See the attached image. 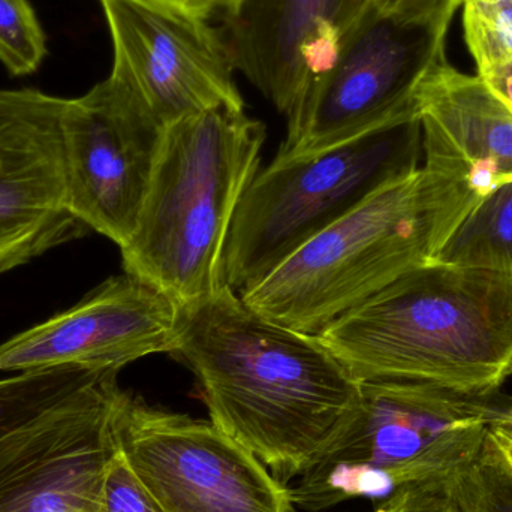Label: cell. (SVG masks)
I'll use <instances>...</instances> for the list:
<instances>
[{"instance_id":"18","label":"cell","mask_w":512,"mask_h":512,"mask_svg":"<svg viewBox=\"0 0 512 512\" xmlns=\"http://www.w3.org/2000/svg\"><path fill=\"white\" fill-rule=\"evenodd\" d=\"M459 512H512V468L487 433L480 450L448 475Z\"/></svg>"},{"instance_id":"16","label":"cell","mask_w":512,"mask_h":512,"mask_svg":"<svg viewBox=\"0 0 512 512\" xmlns=\"http://www.w3.org/2000/svg\"><path fill=\"white\" fill-rule=\"evenodd\" d=\"M114 451L110 433L57 463L3 512H107L105 474Z\"/></svg>"},{"instance_id":"2","label":"cell","mask_w":512,"mask_h":512,"mask_svg":"<svg viewBox=\"0 0 512 512\" xmlns=\"http://www.w3.org/2000/svg\"><path fill=\"white\" fill-rule=\"evenodd\" d=\"M361 381L490 399L512 375V273L430 259L318 334Z\"/></svg>"},{"instance_id":"21","label":"cell","mask_w":512,"mask_h":512,"mask_svg":"<svg viewBox=\"0 0 512 512\" xmlns=\"http://www.w3.org/2000/svg\"><path fill=\"white\" fill-rule=\"evenodd\" d=\"M104 495L107 512H162L117 448L108 462Z\"/></svg>"},{"instance_id":"11","label":"cell","mask_w":512,"mask_h":512,"mask_svg":"<svg viewBox=\"0 0 512 512\" xmlns=\"http://www.w3.org/2000/svg\"><path fill=\"white\" fill-rule=\"evenodd\" d=\"M179 306L131 274L96 286L77 304L0 343V373L114 370L173 354Z\"/></svg>"},{"instance_id":"20","label":"cell","mask_w":512,"mask_h":512,"mask_svg":"<svg viewBox=\"0 0 512 512\" xmlns=\"http://www.w3.org/2000/svg\"><path fill=\"white\" fill-rule=\"evenodd\" d=\"M463 30L478 72L512 60V0L465 3Z\"/></svg>"},{"instance_id":"8","label":"cell","mask_w":512,"mask_h":512,"mask_svg":"<svg viewBox=\"0 0 512 512\" xmlns=\"http://www.w3.org/2000/svg\"><path fill=\"white\" fill-rule=\"evenodd\" d=\"M111 433L162 512H295L289 487L212 421L149 405L120 388Z\"/></svg>"},{"instance_id":"7","label":"cell","mask_w":512,"mask_h":512,"mask_svg":"<svg viewBox=\"0 0 512 512\" xmlns=\"http://www.w3.org/2000/svg\"><path fill=\"white\" fill-rule=\"evenodd\" d=\"M451 21H409L367 5L333 65L288 113L277 159L313 155L360 137L414 108V95L445 59Z\"/></svg>"},{"instance_id":"15","label":"cell","mask_w":512,"mask_h":512,"mask_svg":"<svg viewBox=\"0 0 512 512\" xmlns=\"http://www.w3.org/2000/svg\"><path fill=\"white\" fill-rule=\"evenodd\" d=\"M369 0H243L224 11L239 71L288 116L339 54Z\"/></svg>"},{"instance_id":"12","label":"cell","mask_w":512,"mask_h":512,"mask_svg":"<svg viewBox=\"0 0 512 512\" xmlns=\"http://www.w3.org/2000/svg\"><path fill=\"white\" fill-rule=\"evenodd\" d=\"M62 101L32 87L0 90V274L90 231L66 207Z\"/></svg>"},{"instance_id":"9","label":"cell","mask_w":512,"mask_h":512,"mask_svg":"<svg viewBox=\"0 0 512 512\" xmlns=\"http://www.w3.org/2000/svg\"><path fill=\"white\" fill-rule=\"evenodd\" d=\"M113 45L110 80L161 128L215 108L246 110L224 29L173 0H99Z\"/></svg>"},{"instance_id":"14","label":"cell","mask_w":512,"mask_h":512,"mask_svg":"<svg viewBox=\"0 0 512 512\" xmlns=\"http://www.w3.org/2000/svg\"><path fill=\"white\" fill-rule=\"evenodd\" d=\"M427 177L477 206L512 182V111L478 75L447 60L415 90Z\"/></svg>"},{"instance_id":"5","label":"cell","mask_w":512,"mask_h":512,"mask_svg":"<svg viewBox=\"0 0 512 512\" xmlns=\"http://www.w3.org/2000/svg\"><path fill=\"white\" fill-rule=\"evenodd\" d=\"M492 400L424 382L361 381L345 426L289 487L292 504L324 512L448 477L480 450L492 424Z\"/></svg>"},{"instance_id":"23","label":"cell","mask_w":512,"mask_h":512,"mask_svg":"<svg viewBox=\"0 0 512 512\" xmlns=\"http://www.w3.org/2000/svg\"><path fill=\"white\" fill-rule=\"evenodd\" d=\"M370 5L390 17L409 21H451L463 0H369Z\"/></svg>"},{"instance_id":"27","label":"cell","mask_w":512,"mask_h":512,"mask_svg":"<svg viewBox=\"0 0 512 512\" xmlns=\"http://www.w3.org/2000/svg\"><path fill=\"white\" fill-rule=\"evenodd\" d=\"M173 2L183 3V5L200 9V11L209 12V14H212L213 9L221 6V0H173Z\"/></svg>"},{"instance_id":"26","label":"cell","mask_w":512,"mask_h":512,"mask_svg":"<svg viewBox=\"0 0 512 512\" xmlns=\"http://www.w3.org/2000/svg\"><path fill=\"white\" fill-rule=\"evenodd\" d=\"M492 424L512 427V397L499 402L492 400Z\"/></svg>"},{"instance_id":"1","label":"cell","mask_w":512,"mask_h":512,"mask_svg":"<svg viewBox=\"0 0 512 512\" xmlns=\"http://www.w3.org/2000/svg\"><path fill=\"white\" fill-rule=\"evenodd\" d=\"M171 355L197 378L212 424L285 486L327 450L360 394L318 336L265 318L228 285L180 304Z\"/></svg>"},{"instance_id":"28","label":"cell","mask_w":512,"mask_h":512,"mask_svg":"<svg viewBox=\"0 0 512 512\" xmlns=\"http://www.w3.org/2000/svg\"><path fill=\"white\" fill-rule=\"evenodd\" d=\"M242 2L243 0H221V8H224V11H230Z\"/></svg>"},{"instance_id":"22","label":"cell","mask_w":512,"mask_h":512,"mask_svg":"<svg viewBox=\"0 0 512 512\" xmlns=\"http://www.w3.org/2000/svg\"><path fill=\"white\" fill-rule=\"evenodd\" d=\"M370 512H459L448 487V477L402 487L379 501Z\"/></svg>"},{"instance_id":"4","label":"cell","mask_w":512,"mask_h":512,"mask_svg":"<svg viewBox=\"0 0 512 512\" xmlns=\"http://www.w3.org/2000/svg\"><path fill=\"white\" fill-rule=\"evenodd\" d=\"M450 236L420 165L382 186L240 295L265 318L318 336L397 277L435 258Z\"/></svg>"},{"instance_id":"17","label":"cell","mask_w":512,"mask_h":512,"mask_svg":"<svg viewBox=\"0 0 512 512\" xmlns=\"http://www.w3.org/2000/svg\"><path fill=\"white\" fill-rule=\"evenodd\" d=\"M433 259L512 273V182L483 198Z\"/></svg>"},{"instance_id":"10","label":"cell","mask_w":512,"mask_h":512,"mask_svg":"<svg viewBox=\"0 0 512 512\" xmlns=\"http://www.w3.org/2000/svg\"><path fill=\"white\" fill-rule=\"evenodd\" d=\"M162 129L110 78L62 101L66 207L120 249L137 227Z\"/></svg>"},{"instance_id":"6","label":"cell","mask_w":512,"mask_h":512,"mask_svg":"<svg viewBox=\"0 0 512 512\" xmlns=\"http://www.w3.org/2000/svg\"><path fill=\"white\" fill-rule=\"evenodd\" d=\"M417 108L360 137L274 158L246 189L225 248V282L243 292L391 180L420 167Z\"/></svg>"},{"instance_id":"19","label":"cell","mask_w":512,"mask_h":512,"mask_svg":"<svg viewBox=\"0 0 512 512\" xmlns=\"http://www.w3.org/2000/svg\"><path fill=\"white\" fill-rule=\"evenodd\" d=\"M48 54L47 35L29 0H0V63L12 77L35 74Z\"/></svg>"},{"instance_id":"25","label":"cell","mask_w":512,"mask_h":512,"mask_svg":"<svg viewBox=\"0 0 512 512\" xmlns=\"http://www.w3.org/2000/svg\"><path fill=\"white\" fill-rule=\"evenodd\" d=\"M490 435L498 444L499 450L504 454L505 460L512 468V427L502 424H490Z\"/></svg>"},{"instance_id":"3","label":"cell","mask_w":512,"mask_h":512,"mask_svg":"<svg viewBox=\"0 0 512 512\" xmlns=\"http://www.w3.org/2000/svg\"><path fill=\"white\" fill-rule=\"evenodd\" d=\"M265 138L261 120L228 107L165 126L137 227L120 249L125 273L177 304L224 288L231 225Z\"/></svg>"},{"instance_id":"24","label":"cell","mask_w":512,"mask_h":512,"mask_svg":"<svg viewBox=\"0 0 512 512\" xmlns=\"http://www.w3.org/2000/svg\"><path fill=\"white\" fill-rule=\"evenodd\" d=\"M478 77L512 111V60L478 72Z\"/></svg>"},{"instance_id":"13","label":"cell","mask_w":512,"mask_h":512,"mask_svg":"<svg viewBox=\"0 0 512 512\" xmlns=\"http://www.w3.org/2000/svg\"><path fill=\"white\" fill-rule=\"evenodd\" d=\"M117 375L50 369L0 379V512L57 463L110 435Z\"/></svg>"},{"instance_id":"29","label":"cell","mask_w":512,"mask_h":512,"mask_svg":"<svg viewBox=\"0 0 512 512\" xmlns=\"http://www.w3.org/2000/svg\"><path fill=\"white\" fill-rule=\"evenodd\" d=\"M492 2H504V0H463V5H465V3H492Z\"/></svg>"}]
</instances>
